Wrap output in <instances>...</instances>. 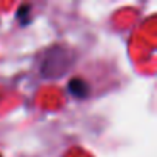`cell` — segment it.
<instances>
[{
	"mask_svg": "<svg viewBox=\"0 0 157 157\" xmlns=\"http://www.w3.org/2000/svg\"><path fill=\"white\" fill-rule=\"evenodd\" d=\"M68 90H69V93H71L74 97H78V99L86 97L88 93H90V86H88V83L83 82L82 78H78V77L72 78V80L68 83Z\"/></svg>",
	"mask_w": 157,
	"mask_h": 157,
	"instance_id": "1",
	"label": "cell"
}]
</instances>
